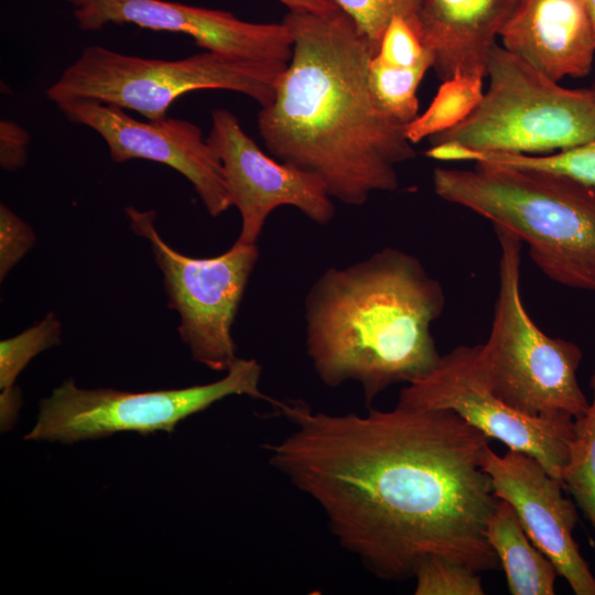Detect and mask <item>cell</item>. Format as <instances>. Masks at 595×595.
Returning <instances> with one entry per match:
<instances>
[{"label": "cell", "instance_id": "21", "mask_svg": "<svg viewBox=\"0 0 595 595\" xmlns=\"http://www.w3.org/2000/svg\"><path fill=\"white\" fill-rule=\"evenodd\" d=\"M433 62L413 67H394L372 56L368 67V82L379 108L396 122L407 126L419 116L418 87Z\"/></svg>", "mask_w": 595, "mask_h": 595}, {"label": "cell", "instance_id": "22", "mask_svg": "<svg viewBox=\"0 0 595 595\" xmlns=\"http://www.w3.org/2000/svg\"><path fill=\"white\" fill-rule=\"evenodd\" d=\"M467 161L540 169L564 174L595 186V140L567 150L537 155L468 151Z\"/></svg>", "mask_w": 595, "mask_h": 595}, {"label": "cell", "instance_id": "23", "mask_svg": "<svg viewBox=\"0 0 595 595\" xmlns=\"http://www.w3.org/2000/svg\"><path fill=\"white\" fill-rule=\"evenodd\" d=\"M356 24L375 56L385 31L394 15L419 25L422 0H333Z\"/></svg>", "mask_w": 595, "mask_h": 595}, {"label": "cell", "instance_id": "6", "mask_svg": "<svg viewBox=\"0 0 595 595\" xmlns=\"http://www.w3.org/2000/svg\"><path fill=\"white\" fill-rule=\"evenodd\" d=\"M286 65L208 51L177 60L150 58L90 45L45 94L55 105L90 99L158 120L167 117L181 96L202 89L240 93L264 107L273 100Z\"/></svg>", "mask_w": 595, "mask_h": 595}, {"label": "cell", "instance_id": "29", "mask_svg": "<svg viewBox=\"0 0 595 595\" xmlns=\"http://www.w3.org/2000/svg\"><path fill=\"white\" fill-rule=\"evenodd\" d=\"M595 34V0H583Z\"/></svg>", "mask_w": 595, "mask_h": 595}, {"label": "cell", "instance_id": "3", "mask_svg": "<svg viewBox=\"0 0 595 595\" xmlns=\"http://www.w3.org/2000/svg\"><path fill=\"white\" fill-rule=\"evenodd\" d=\"M444 304L441 283L416 257L393 247L329 268L305 299L307 356L324 385L356 381L370 404L439 364L431 326Z\"/></svg>", "mask_w": 595, "mask_h": 595}, {"label": "cell", "instance_id": "28", "mask_svg": "<svg viewBox=\"0 0 595 595\" xmlns=\"http://www.w3.org/2000/svg\"><path fill=\"white\" fill-rule=\"evenodd\" d=\"M291 12L327 14L339 8L333 0H278Z\"/></svg>", "mask_w": 595, "mask_h": 595}, {"label": "cell", "instance_id": "26", "mask_svg": "<svg viewBox=\"0 0 595 595\" xmlns=\"http://www.w3.org/2000/svg\"><path fill=\"white\" fill-rule=\"evenodd\" d=\"M36 237L32 227L8 205H0V280L34 247Z\"/></svg>", "mask_w": 595, "mask_h": 595}, {"label": "cell", "instance_id": "12", "mask_svg": "<svg viewBox=\"0 0 595 595\" xmlns=\"http://www.w3.org/2000/svg\"><path fill=\"white\" fill-rule=\"evenodd\" d=\"M56 106L69 121L96 131L113 162L144 159L172 167L193 185L212 217L231 207L220 162L195 123L172 117L138 120L120 107L90 99Z\"/></svg>", "mask_w": 595, "mask_h": 595}, {"label": "cell", "instance_id": "13", "mask_svg": "<svg viewBox=\"0 0 595 595\" xmlns=\"http://www.w3.org/2000/svg\"><path fill=\"white\" fill-rule=\"evenodd\" d=\"M83 31L134 24L191 36L205 51L255 61L289 63L293 35L285 22L255 23L221 10L166 0H65Z\"/></svg>", "mask_w": 595, "mask_h": 595}, {"label": "cell", "instance_id": "14", "mask_svg": "<svg viewBox=\"0 0 595 595\" xmlns=\"http://www.w3.org/2000/svg\"><path fill=\"white\" fill-rule=\"evenodd\" d=\"M483 468L495 495L508 501L532 543L553 563L575 595H595V576L580 552L573 531L576 505L563 495V484L533 456L515 450L504 455L487 446Z\"/></svg>", "mask_w": 595, "mask_h": 595}, {"label": "cell", "instance_id": "17", "mask_svg": "<svg viewBox=\"0 0 595 595\" xmlns=\"http://www.w3.org/2000/svg\"><path fill=\"white\" fill-rule=\"evenodd\" d=\"M486 536L502 566L512 595H553L559 575L551 560L527 536L512 506L497 502Z\"/></svg>", "mask_w": 595, "mask_h": 595}, {"label": "cell", "instance_id": "27", "mask_svg": "<svg viewBox=\"0 0 595 595\" xmlns=\"http://www.w3.org/2000/svg\"><path fill=\"white\" fill-rule=\"evenodd\" d=\"M29 132L10 119L0 121V165L7 171H17L28 160Z\"/></svg>", "mask_w": 595, "mask_h": 595}, {"label": "cell", "instance_id": "10", "mask_svg": "<svg viewBox=\"0 0 595 595\" xmlns=\"http://www.w3.org/2000/svg\"><path fill=\"white\" fill-rule=\"evenodd\" d=\"M474 355V346L466 345L442 355L432 371L402 388L397 404L451 410L490 440L533 456L561 480L574 437V420L532 418L512 409L483 381Z\"/></svg>", "mask_w": 595, "mask_h": 595}, {"label": "cell", "instance_id": "16", "mask_svg": "<svg viewBox=\"0 0 595 595\" xmlns=\"http://www.w3.org/2000/svg\"><path fill=\"white\" fill-rule=\"evenodd\" d=\"M523 0H422L419 28L441 80L487 77L489 54Z\"/></svg>", "mask_w": 595, "mask_h": 595}, {"label": "cell", "instance_id": "15", "mask_svg": "<svg viewBox=\"0 0 595 595\" xmlns=\"http://www.w3.org/2000/svg\"><path fill=\"white\" fill-rule=\"evenodd\" d=\"M499 37L554 82L584 77L593 67L595 34L583 0H523Z\"/></svg>", "mask_w": 595, "mask_h": 595}, {"label": "cell", "instance_id": "2", "mask_svg": "<svg viewBox=\"0 0 595 595\" xmlns=\"http://www.w3.org/2000/svg\"><path fill=\"white\" fill-rule=\"evenodd\" d=\"M292 56L273 100L261 107L258 129L279 161L318 176L346 205L399 186L397 166L415 156L403 125L377 105L368 82L374 56L340 9L291 12Z\"/></svg>", "mask_w": 595, "mask_h": 595}, {"label": "cell", "instance_id": "24", "mask_svg": "<svg viewBox=\"0 0 595 595\" xmlns=\"http://www.w3.org/2000/svg\"><path fill=\"white\" fill-rule=\"evenodd\" d=\"M415 595H484L479 573L440 556L425 559L416 569Z\"/></svg>", "mask_w": 595, "mask_h": 595}, {"label": "cell", "instance_id": "18", "mask_svg": "<svg viewBox=\"0 0 595 595\" xmlns=\"http://www.w3.org/2000/svg\"><path fill=\"white\" fill-rule=\"evenodd\" d=\"M62 323L48 312L40 322L0 343V423L8 432L14 425L22 404L20 390L14 386L18 376L40 353L61 343Z\"/></svg>", "mask_w": 595, "mask_h": 595}, {"label": "cell", "instance_id": "7", "mask_svg": "<svg viewBox=\"0 0 595 595\" xmlns=\"http://www.w3.org/2000/svg\"><path fill=\"white\" fill-rule=\"evenodd\" d=\"M489 85L475 110L430 138L477 153L549 154L595 140V93L558 84L496 43Z\"/></svg>", "mask_w": 595, "mask_h": 595}, {"label": "cell", "instance_id": "4", "mask_svg": "<svg viewBox=\"0 0 595 595\" xmlns=\"http://www.w3.org/2000/svg\"><path fill=\"white\" fill-rule=\"evenodd\" d=\"M435 194L516 235L551 281L595 292V186L564 174L490 162L436 167Z\"/></svg>", "mask_w": 595, "mask_h": 595}, {"label": "cell", "instance_id": "20", "mask_svg": "<svg viewBox=\"0 0 595 595\" xmlns=\"http://www.w3.org/2000/svg\"><path fill=\"white\" fill-rule=\"evenodd\" d=\"M589 386L592 401L586 413L574 419V437L561 482L595 530V367Z\"/></svg>", "mask_w": 595, "mask_h": 595}, {"label": "cell", "instance_id": "9", "mask_svg": "<svg viewBox=\"0 0 595 595\" xmlns=\"http://www.w3.org/2000/svg\"><path fill=\"white\" fill-rule=\"evenodd\" d=\"M125 212L131 230L150 242L169 307L180 317L177 333L193 360L227 371L238 358L231 327L259 258L257 244L236 240L219 256L194 258L164 241L155 210L129 206Z\"/></svg>", "mask_w": 595, "mask_h": 595}, {"label": "cell", "instance_id": "11", "mask_svg": "<svg viewBox=\"0 0 595 595\" xmlns=\"http://www.w3.org/2000/svg\"><path fill=\"white\" fill-rule=\"evenodd\" d=\"M208 144L217 155L231 206L241 218L238 241L257 244L268 216L292 206L320 225L335 214L332 196L316 175L267 155L227 109L212 111Z\"/></svg>", "mask_w": 595, "mask_h": 595}, {"label": "cell", "instance_id": "1", "mask_svg": "<svg viewBox=\"0 0 595 595\" xmlns=\"http://www.w3.org/2000/svg\"><path fill=\"white\" fill-rule=\"evenodd\" d=\"M275 409L293 428L266 445L270 465L374 576L412 578L431 556L499 567L486 536L499 500L482 464L490 439L458 414L398 404L332 414L299 400Z\"/></svg>", "mask_w": 595, "mask_h": 595}, {"label": "cell", "instance_id": "25", "mask_svg": "<svg viewBox=\"0 0 595 595\" xmlns=\"http://www.w3.org/2000/svg\"><path fill=\"white\" fill-rule=\"evenodd\" d=\"M375 57L394 67H413L422 62H434L419 25L401 15L390 20Z\"/></svg>", "mask_w": 595, "mask_h": 595}, {"label": "cell", "instance_id": "5", "mask_svg": "<svg viewBox=\"0 0 595 595\" xmlns=\"http://www.w3.org/2000/svg\"><path fill=\"white\" fill-rule=\"evenodd\" d=\"M495 231L498 293L488 338L474 346L477 371L496 397L528 416L577 419L589 407L577 381L582 349L547 335L531 318L520 288L523 244L504 228Z\"/></svg>", "mask_w": 595, "mask_h": 595}, {"label": "cell", "instance_id": "19", "mask_svg": "<svg viewBox=\"0 0 595 595\" xmlns=\"http://www.w3.org/2000/svg\"><path fill=\"white\" fill-rule=\"evenodd\" d=\"M484 78L480 75L456 73L442 80L426 110L404 127L408 140L414 144L463 122L483 99Z\"/></svg>", "mask_w": 595, "mask_h": 595}, {"label": "cell", "instance_id": "30", "mask_svg": "<svg viewBox=\"0 0 595 595\" xmlns=\"http://www.w3.org/2000/svg\"><path fill=\"white\" fill-rule=\"evenodd\" d=\"M592 90L595 93V82H594V85L592 86Z\"/></svg>", "mask_w": 595, "mask_h": 595}, {"label": "cell", "instance_id": "8", "mask_svg": "<svg viewBox=\"0 0 595 595\" xmlns=\"http://www.w3.org/2000/svg\"><path fill=\"white\" fill-rule=\"evenodd\" d=\"M262 367L256 359L237 358L224 378L181 389L128 392L108 388L83 389L73 378L40 401L29 441L75 443L118 432H172L182 420L230 396L277 400L260 389Z\"/></svg>", "mask_w": 595, "mask_h": 595}]
</instances>
